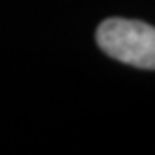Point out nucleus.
I'll use <instances>...</instances> for the list:
<instances>
[{
  "instance_id": "obj_1",
  "label": "nucleus",
  "mask_w": 155,
  "mask_h": 155,
  "mask_svg": "<svg viewBox=\"0 0 155 155\" xmlns=\"http://www.w3.org/2000/svg\"><path fill=\"white\" fill-rule=\"evenodd\" d=\"M95 38L110 58L140 69H155V26L142 21L107 19Z\"/></svg>"
}]
</instances>
